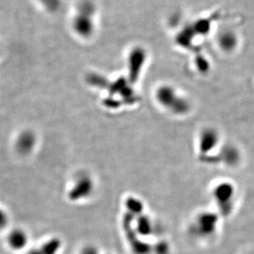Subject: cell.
Masks as SVG:
<instances>
[{"label":"cell","instance_id":"cell-6","mask_svg":"<svg viewBox=\"0 0 254 254\" xmlns=\"http://www.w3.org/2000/svg\"><path fill=\"white\" fill-rule=\"evenodd\" d=\"M215 195L219 205H220V207L222 208L223 210H225V204L227 206L228 203L230 202L231 196H232V189H231V187L228 186L227 184L221 185V186L218 187L217 189L215 190Z\"/></svg>","mask_w":254,"mask_h":254},{"label":"cell","instance_id":"cell-3","mask_svg":"<svg viewBox=\"0 0 254 254\" xmlns=\"http://www.w3.org/2000/svg\"><path fill=\"white\" fill-rule=\"evenodd\" d=\"M93 190V180L87 174H79L75 179L69 195L73 200L88 197Z\"/></svg>","mask_w":254,"mask_h":254},{"label":"cell","instance_id":"cell-7","mask_svg":"<svg viewBox=\"0 0 254 254\" xmlns=\"http://www.w3.org/2000/svg\"><path fill=\"white\" fill-rule=\"evenodd\" d=\"M27 242L26 235L21 231H14L9 236V245L12 249H22Z\"/></svg>","mask_w":254,"mask_h":254},{"label":"cell","instance_id":"cell-2","mask_svg":"<svg viewBox=\"0 0 254 254\" xmlns=\"http://www.w3.org/2000/svg\"><path fill=\"white\" fill-rule=\"evenodd\" d=\"M95 8L90 2H83L78 6V12L73 18V27L80 37H90L93 33L94 22L93 15Z\"/></svg>","mask_w":254,"mask_h":254},{"label":"cell","instance_id":"cell-5","mask_svg":"<svg viewBox=\"0 0 254 254\" xmlns=\"http://www.w3.org/2000/svg\"><path fill=\"white\" fill-rule=\"evenodd\" d=\"M217 141V135L214 130L205 129L200 134V148L202 152L210 151Z\"/></svg>","mask_w":254,"mask_h":254},{"label":"cell","instance_id":"cell-1","mask_svg":"<svg viewBox=\"0 0 254 254\" xmlns=\"http://www.w3.org/2000/svg\"><path fill=\"white\" fill-rule=\"evenodd\" d=\"M156 99L162 107L174 114H185L189 110V103L173 87L163 85L156 91Z\"/></svg>","mask_w":254,"mask_h":254},{"label":"cell","instance_id":"cell-4","mask_svg":"<svg viewBox=\"0 0 254 254\" xmlns=\"http://www.w3.org/2000/svg\"><path fill=\"white\" fill-rule=\"evenodd\" d=\"M218 46L225 53H231L237 50L240 45V37L234 29H224L217 37Z\"/></svg>","mask_w":254,"mask_h":254}]
</instances>
